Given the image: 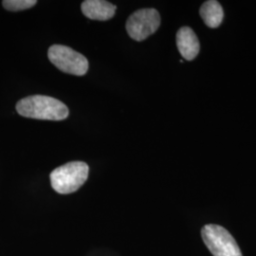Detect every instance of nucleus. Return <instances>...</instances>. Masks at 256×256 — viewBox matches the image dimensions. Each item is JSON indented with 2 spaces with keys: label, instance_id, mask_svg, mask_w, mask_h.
<instances>
[{
  "label": "nucleus",
  "instance_id": "nucleus-1",
  "mask_svg": "<svg viewBox=\"0 0 256 256\" xmlns=\"http://www.w3.org/2000/svg\"><path fill=\"white\" fill-rule=\"evenodd\" d=\"M16 111L26 118L48 120H63L70 114L64 102L44 95H32L21 99L16 104Z\"/></svg>",
  "mask_w": 256,
  "mask_h": 256
},
{
  "label": "nucleus",
  "instance_id": "nucleus-2",
  "mask_svg": "<svg viewBox=\"0 0 256 256\" xmlns=\"http://www.w3.org/2000/svg\"><path fill=\"white\" fill-rule=\"evenodd\" d=\"M90 167L82 162H72L54 169L50 176L55 192L68 194L79 190L88 178Z\"/></svg>",
  "mask_w": 256,
  "mask_h": 256
},
{
  "label": "nucleus",
  "instance_id": "nucleus-3",
  "mask_svg": "<svg viewBox=\"0 0 256 256\" xmlns=\"http://www.w3.org/2000/svg\"><path fill=\"white\" fill-rule=\"evenodd\" d=\"M202 236L214 256H242L236 239L220 225H205L202 230Z\"/></svg>",
  "mask_w": 256,
  "mask_h": 256
},
{
  "label": "nucleus",
  "instance_id": "nucleus-4",
  "mask_svg": "<svg viewBox=\"0 0 256 256\" xmlns=\"http://www.w3.org/2000/svg\"><path fill=\"white\" fill-rule=\"evenodd\" d=\"M48 60L64 74L82 76L88 70V61L70 46L52 45L48 52Z\"/></svg>",
  "mask_w": 256,
  "mask_h": 256
},
{
  "label": "nucleus",
  "instance_id": "nucleus-5",
  "mask_svg": "<svg viewBox=\"0 0 256 256\" xmlns=\"http://www.w3.org/2000/svg\"><path fill=\"white\" fill-rule=\"evenodd\" d=\"M160 25V16L155 9H142L133 12L126 21L129 36L135 41L146 40L154 34Z\"/></svg>",
  "mask_w": 256,
  "mask_h": 256
},
{
  "label": "nucleus",
  "instance_id": "nucleus-6",
  "mask_svg": "<svg viewBox=\"0 0 256 256\" xmlns=\"http://www.w3.org/2000/svg\"><path fill=\"white\" fill-rule=\"evenodd\" d=\"M176 46L183 58L194 60L200 50V44L194 32L190 27L180 28L176 32Z\"/></svg>",
  "mask_w": 256,
  "mask_h": 256
},
{
  "label": "nucleus",
  "instance_id": "nucleus-7",
  "mask_svg": "<svg viewBox=\"0 0 256 256\" xmlns=\"http://www.w3.org/2000/svg\"><path fill=\"white\" fill-rule=\"evenodd\" d=\"M81 10L88 18L106 21L115 16L117 7L104 0H86L81 5Z\"/></svg>",
  "mask_w": 256,
  "mask_h": 256
},
{
  "label": "nucleus",
  "instance_id": "nucleus-8",
  "mask_svg": "<svg viewBox=\"0 0 256 256\" xmlns=\"http://www.w3.org/2000/svg\"><path fill=\"white\" fill-rule=\"evenodd\" d=\"M200 16L204 23L212 28L220 26L224 18V10L218 1L209 0L202 4L200 10Z\"/></svg>",
  "mask_w": 256,
  "mask_h": 256
},
{
  "label": "nucleus",
  "instance_id": "nucleus-9",
  "mask_svg": "<svg viewBox=\"0 0 256 256\" xmlns=\"http://www.w3.org/2000/svg\"><path fill=\"white\" fill-rule=\"evenodd\" d=\"M37 4L36 0H4L3 7L10 12H19L30 9Z\"/></svg>",
  "mask_w": 256,
  "mask_h": 256
}]
</instances>
